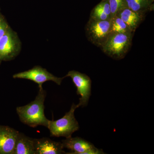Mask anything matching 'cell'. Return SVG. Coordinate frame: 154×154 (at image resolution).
<instances>
[{"label": "cell", "mask_w": 154, "mask_h": 154, "mask_svg": "<svg viewBox=\"0 0 154 154\" xmlns=\"http://www.w3.org/2000/svg\"><path fill=\"white\" fill-rule=\"evenodd\" d=\"M134 33L142 22L144 16L125 7L117 14Z\"/></svg>", "instance_id": "obj_11"}, {"label": "cell", "mask_w": 154, "mask_h": 154, "mask_svg": "<svg viewBox=\"0 0 154 154\" xmlns=\"http://www.w3.org/2000/svg\"><path fill=\"white\" fill-rule=\"evenodd\" d=\"M19 42L15 33L8 30L0 38V61L11 59L18 51Z\"/></svg>", "instance_id": "obj_8"}, {"label": "cell", "mask_w": 154, "mask_h": 154, "mask_svg": "<svg viewBox=\"0 0 154 154\" xmlns=\"http://www.w3.org/2000/svg\"><path fill=\"white\" fill-rule=\"evenodd\" d=\"M14 154H35L33 139L19 132L16 140Z\"/></svg>", "instance_id": "obj_12"}, {"label": "cell", "mask_w": 154, "mask_h": 154, "mask_svg": "<svg viewBox=\"0 0 154 154\" xmlns=\"http://www.w3.org/2000/svg\"><path fill=\"white\" fill-rule=\"evenodd\" d=\"M153 0H125V7L144 16L153 10Z\"/></svg>", "instance_id": "obj_13"}, {"label": "cell", "mask_w": 154, "mask_h": 154, "mask_svg": "<svg viewBox=\"0 0 154 154\" xmlns=\"http://www.w3.org/2000/svg\"><path fill=\"white\" fill-rule=\"evenodd\" d=\"M126 33L134 32L118 15L113 16L111 19L110 34Z\"/></svg>", "instance_id": "obj_14"}, {"label": "cell", "mask_w": 154, "mask_h": 154, "mask_svg": "<svg viewBox=\"0 0 154 154\" xmlns=\"http://www.w3.org/2000/svg\"><path fill=\"white\" fill-rule=\"evenodd\" d=\"M90 18L97 21H105L111 19L106 14L99 3L92 10Z\"/></svg>", "instance_id": "obj_15"}, {"label": "cell", "mask_w": 154, "mask_h": 154, "mask_svg": "<svg viewBox=\"0 0 154 154\" xmlns=\"http://www.w3.org/2000/svg\"><path fill=\"white\" fill-rule=\"evenodd\" d=\"M8 30V27L5 22L0 19V38L5 34Z\"/></svg>", "instance_id": "obj_17"}, {"label": "cell", "mask_w": 154, "mask_h": 154, "mask_svg": "<svg viewBox=\"0 0 154 154\" xmlns=\"http://www.w3.org/2000/svg\"><path fill=\"white\" fill-rule=\"evenodd\" d=\"M64 149L70 150L68 154H104L102 149L96 148L93 144L88 141L77 137L66 138L62 140Z\"/></svg>", "instance_id": "obj_7"}, {"label": "cell", "mask_w": 154, "mask_h": 154, "mask_svg": "<svg viewBox=\"0 0 154 154\" xmlns=\"http://www.w3.org/2000/svg\"><path fill=\"white\" fill-rule=\"evenodd\" d=\"M77 105H72L69 111L66 113L62 118L58 120H50L47 128L50 133L51 137L68 138L79 129V122L75 118L74 113Z\"/></svg>", "instance_id": "obj_3"}, {"label": "cell", "mask_w": 154, "mask_h": 154, "mask_svg": "<svg viewBox=\"0 0 154 154\" xmlns=\"http://www.w3.org/2000/svg\"><path fill=\"white\" fill-rule=\"evenodd\" d=\"M110 25L111 19L97 21L90 18L85 29L88 40L101 48L110 35Z\"/></svg>", "instance_id": "obj_4"}, {"label": "cell", "mask_w": 154, "mask_h": 154, "mask_svg": "<svg viewBox=\"0 0 154 154\" xmlns=\"http://www.w3.org/2000/svg\"><path fill=\"white\" fill-rule=\"evenodd\" d=\"M35 154H66L62 142L52 140L49 138L33 139Z\"/></svg>", "instance_id": "obj_10"}, {"label": "cell", "mask_w": 154, "mask_h": 154, "mask_svg": "<svg viewBox=\"0 0 154 154\" xmlns=\"http://www.w3.org/2000/svg\"><path fill=\"white\" fill-rule=\"evenodd\" d=\"M65 77L71 78L76 87L77 95L81 96L79 102L77 105L78 107L87 106L91 95L92 81L90 77L85 74L75 70L69 72Z\"/></svg>", "instance_id": "obj_5"}, {"label": "cell", "mask_w": 154, "mask_h": 154, "mask_svg": "<svg viewBox=\"0 0 154 154\" xmlns=\"http://www.w3.org/2000/svg\"><path fill=\"white\" fill-rule=\"evenodd\" d=\"M19 132L10 127L0 125V154H14Z\"/></svg>", "instance_id": "obj_9"}, {"label": "cell", "mask_w": 154, "mask_h": 154, "mask_svg": "<svg viewBox=\"0 0 154 154\" xmlns=\"http://www.w3.org/2000/svg\"><path fill=\"white\" fill-rule=\"evenodd\" d=\"M153 1H154V0H153Z\"/></svg>", "instance_id": "obj_18"}, {"label": "cell", "mask_w": 154, "mask_h": 154, "mask_svg": "<svg viewBox=\"0 0 154 154\" xmlns=\"http://www.w3.org/2000/svg\"><path fill=\"white\" fill-rule=\"evenodd\" d=\"M46 92L43 88H39L35 99L27 105L18 107L17 112L20 121L30 127L41 125L47 128L49 120L44 113V102Z\"/></svg>", "instance_id": "obj_1"}, {"label": "cell", "mask_w": 154, "mask_h": 154, "mask_svg": "<svg viewBox=\"0 0 154 154\" xmlns=\"http://www.w3.org/2000/svg\"><path fill=\"white\" fill-rule=\"evenodd\" d=\"M132 33L110 34L101 48L105 54L113 59L124 58L132 44Z\"/></svg>", "instance_id": "obj_2"}, {"label": "cell", "mask_w": 154, "mask_h": 154, "mask_svg": "<svg viewBox=\"0 0 154 154\" xmlns=\"http://www.w3.org/2000/svg\"><path fill=\"white\" fill-rule=\"evenodd\" d=\"M110 5L112 17L125 7V0H107Z\"/></svg>", "instance_id": "obj_16"}, {"label": "cell", "mask_w": 154, "mask_h": 154, "mask_svg": "<svg viewBox=\"0 0 154 154\" xmlns=\"http://www.w3.org/2000/svg\"><path fill=\"white\" fill-rule=\"evenodd\" d=\"M13 78L31 80L38 84L39 88H42L43 83L48 81H52L60 85L66 77L59 78L50 73L46 69L36 66L26 71L15 74L13 75Z\"/></svg>", "instance_id": "obj_6"}]
</instances>
